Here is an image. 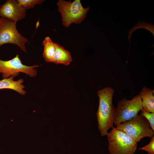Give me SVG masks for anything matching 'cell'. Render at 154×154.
<instances>
[{
    "mask_svg": "<svg viewBox=\"0 0 154 154\" xmlns=\"http://www.w3.org/2000/svg\"><path fill=\"white\" fill-rule=\"evenodd\" d=\"M114 92V89L109 87L97 92L99 101L96 113L98 128L102 136L107 135L109 130L114 127L115 110L112 102Z\"/></svg>",
    "mask_w": 154,
    "mask_h": 154,
    "instance_id": "1",
    "label": "cell"
},
{
    "mask_svg": "<svg viewBox=\"0 0 154 154\" xmlns=\"http://www.w3.org/2000/svg\"><path fill=\"white\" fill-rule=\"evenodd\" d=\"M107 135L110 154L135 153L137 149V142L125 133L113 127Z\"/></svg>",
    "mask_w": 154,
    "mask_h": 154,
    "instance_id": "2",
    "label": "cell"
},
{
    "mask_svg": "<svg viewBox=\"0 0 154 154\" xmlns=\"http://www.w3.org/2000/svg\"><path fill=\"white\" fill-rule=\"evenodd\" d=\"M58 10L61 15L63 25L68 27L72 23H80L86 16L89 7L84 8L80 0L66 1L59 0L56 2Z\"/></svg>",
    "mask_w": 154,
    "mask_h": 154,
    "instance_id": "3",
    "label": "cell"
},
{
    "mask_svg": "<svg viewBox=\"0 0 154 154\" xmlns=\"http://www.w3.org/2000/svg\"><path fill=\"white\" fill-rule=\"evenodd\" d=\"M116 127L125 133L137 142L145 137H154V131L147 120L141 114L116 125Z\"/></svg>",
    "mask_w": 154,
    "mask_h": 154,
    "instance_id": "4",
    "label": "cell"
},
{
    "mask_svg": "<svg viewBox=\"0 0 154 154\" xmlns=\"http://www.w3.org/2000/svg\"><path fill=\"white\" fill-rule=\"evenodd\" d=\"M143 108L139 94L131 100L123 98L118 101L115 108L114 123L116 125L127 121L137 115Z\"/></svg>",
    "mask_w": 154,
    "mask_h": 154,
    "instance_id": "5",
    "label": "cell"
},
{
    "mask_svg": "<svg viewBox=\"0 0 154 154\" xmlns=\"http://www.w3.org/2000/svg\"><path fill=\"white\" fill-rule=\"evenodd\" d=\"M17 22L4 17L0 21V46L7 43L16 45L25 52H27L25 44L28 40L18 31Z\"/></svg>",
    "mask_w": 154,
    "mask_h": 154,
    "instance_id": "6",
    "label": "cell"
},
{
    "mask_svg": "<svg viewBox=\"0 0 154 154\" xmlns=\"http://www.w3.org/2000/svg\"><path fill=\"white\" fill-rule=\"evenodd\" d=\"M38 65L28 66L23 64L19 55L11 59L3 60L0 59V73L3 78H8L12 76L14 77L19 75L21 72L25 73L31 77H35L37 75L35 68Z\"/></svg>",
    "mask_w": 154,
    "mask_h": 154,
    "instance_id": "7",
    "label": "cell"
},
{
    "mask_svg": "<svg viewBox=\"0 0 154 154\" xmlns=\"http://www.w3.org/2000/svg\"><path fill=\"white\" fill-rule=\"evenodd\" d=\"M26 10L17 0H7L0 5V17L17 22L25 17Z\"/></svg>",
    "mask_w": 154,
    "mask_h": 154,
    "instance_id": "8",
    "label": "cell"
},
{
    "mask_svg": "<svg viewBox=\"0 0 154 154\" xmlns=\"http://www.w3.org/2000/svg\"><path fill=\"white\" fill-rule=\"evenodd\" d=\"M14 77L11 76L8 78H3L0 80V89H10L16 91L19 94L25 95L26 92L24 90L25 86L23 84V79L17 81L14 80Z\"/></svg>",
    "mask_w": 154,
    "mask_h": 154,
    "instance_id": "9",
    "label": "cell"
},
{
    "mask_svg": "<svg viewBox=\"0 0 154 154\" xmlns=\"http://www.w3.org/2000/svg\"><path fill=\"white\" fill-rule=\"evenodd\" d=\"M56 50L52 62L68 66L72 61L71 54L60 44L55 43Z\"/></svg>",
    "mask_w": 154,
    "mask_h": 154,
    "instance_id": "10",
    "label": "cell"
},
{
    "mask_svg": "<svg viewBox=\"0 0 154 154\" xmlns=\"http://www.w3.org/2000/svg\"><path fill=\"white\" fill-rule=\"evenodd\" d=\"M154 93L153 90L145 86L139 93L142 100V109L148 112L154 113Z\"/></svg>",
    "mask_w": 154,
    "mask_h": 154,
    "instance_id": "11",
    "label": "cell"
},
{
    "mask_svg": "<svg viewBox=\"0 0 154 154\" xmlns=\"http://www.w3.org/2000/svg\"><path fill=\"white\" fill-rule=\"evenodd\" d=\"M42 44L44 48L42 56L45 61L46 62H52L56 50L55 43L50 37H47L43 40Z\"/></svg>",
    "mask_w": 154,
    "mask_h": 154,
    "instance_id": "12",
    "label": "cell"
},
{
    "mask_svg": "<svg viewBox=\"0 0 154 154\" xmlns=\"http://www.w3.org/2000/svg\"><path fill=\"white\" fill-rule=\"evenodd\" d=\"M154 25L150 23H147L145 21L142 22H138L137 24L134 26L129 31L128 36V38L130 43V37L132 33L135 30L139 28H143L146 29L151 32L154 36Z\"/></svg>",
    "mask_w": 154,
    "mask_h": 154,
    "instance_id": "13",
    "label": "cell"
},
{
    "mask_svg": "<svg viewBox=\"0 0 154 154\" xmlns=\"http://www.w3.org/2000/svg\"><path fill=\"white\" fill-rule=\"evenodd\" d=\"M20 6L26 10L34 8L36 5H40L43 0H17Z\"/></svg>",
    "mask_w": 154,
    "mask_h": 154,
    "instance_id": "14",
    "label": "cell"
},
{
    "mask_svg": "<svg viewBox=\"0 0 154 154\" xmlns=\"http://www.w3.org/2000/svg\"><path fill=\"white\" fill-rule=\"evenodd\" d=\"M140 114L147 120L151 129L154 131V113L148 112L142 109Z\"/></svg>",
    "mask_w": 154,
    "mask_h": 154,
    "instance_id": "15",
    "label": "cell"
},
{
    "mask_svg": "<svg viewBox=\"0 0 154 154\" xmlns=\"http://www.w3.org/2000/svg\"><path fill=\"white\" fill-rule=\"evenodd\" d=\"M138 149L144 150L148 154H154V137H151L150 141L148 144Z\"/></svg>",
    "mask_w": 154,
    "mask_h": 154,
    "instance_id": "16",
    "label": "cell"
},
{
    "mask_svg": "<svg viewBox=\"0 0 154 154\" xmlns=\"http://www.w3.org/2000/svg\"><path fill=\"white\" fill-rule=\"evenodd\" d=\"M1 19V17H0V21Z\"/></svg>",
    "mask_w": 154,
    "mask_h": 154,
    "instance_id": "17",
    "label": "cell"
}]
</instances>
